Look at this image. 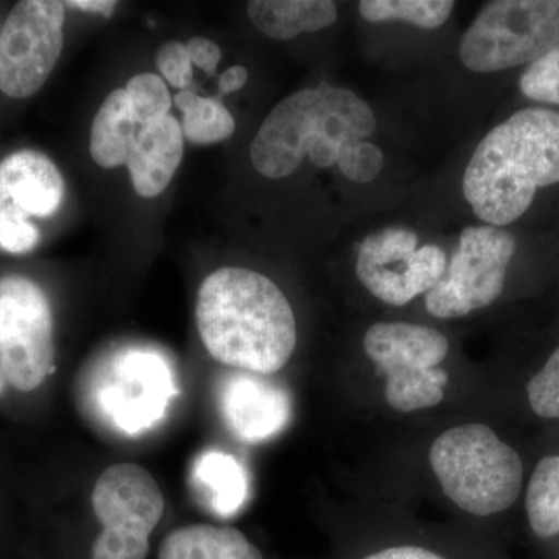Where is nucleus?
Instances as JSON below:
<instances>
[{
  "mask_svg": "<svg viewBox=\"0 0 559 559\" xmlns=\"http://www.w3.org/2000/svg\"><path fill=\"white\" fill-rule=\"evenodd\" d=\"M367 356L385 377V400L392 409L415 412L437 406L444 399L450 342L426 325L378 322L364 336Z\"/></svg>",
  "mask_w": 559,
  "mask_h": 559,
  "instance_id": "obj_6",
  "label": "nucleus"
},
{
  "mask_svg": "<svg viewBox=\"0 0 559 559\" xmlns=\"http://www.w3.org/2000/svg\"><path fill=\"white\" fill-rule=\"evenodd\" d=\"M7 382H9V380H7L5 371H3L2 364H0V393L5 389Z\"/></svg>",
  "mask_w": 559,
  "mask_h": 559,
  "instance_id": "obj_33",
  "label": "nucleus"
},
{
  "mask_svg": "<svg viewBox=\"0 0 559 559\" xmlns=\"http://www.w3.org/2000/svg\"><path fill=\"white\" fill-rule=\"evenodd\" d=\"M525 506L536 536L559 535V455L540 460L530 479Z\"/></svg>",
  "mask_w": 559,
  "mask_h": 559,
  "instance_id": "obj_21",
  "label": "nucleus"
},
{
  "mask_svg": "<svg viewBox=\"0 0 559 559\" xmlns=\"http://www.w3.org/2000/svg\"><path fill=\"white\" fill-rule=\"evenodd\" d=\"M0 193L28 216L44 218L60 209L64 180L49 157L20 151L0 162Z\"/></svg>",
  "mask_w": 559,
  "mask_h": 559,
  "instance_id": "obj_15",
  "label": "nucleus"
},
{
  "mask_svg": "<svg viewBox=\"0 0 559 559\" xmlns=\"http://www.w3.org/2000/svg\"><path fill=\"white\" fill-rule=\"evenodd\" d=\"M559 44V0H496L469 25L460 60L476 73L532 64Z\"/></svg>",
  "mask_w": 559,
  "mask_h": 559,
  "instance_id": "obj_5",
  "label": "nucleus"
},
{
  "mask_svg": "<svg viewBox=\"0 0 559 559\" xmlns=\"http://www.w3.org/2000/svg\"><path fill=\"white\" fill-rule=\"evenodd\" d=\"M248 14L267 38L288 40L331 27L337 21V7L330 0H253Z\"/></svg>",
  "mask_w": 559,
  "mask_h": 559,
  "instance_id": "obj_16",
  "label": "nucleus"
},
{
  "mask_svg": "<svg viewBox=\"0 0 559 559\" xmlns=\"http://www.w3.org/2000/svg\"><path fill=\"white\" fill-rule=\"evenodd\" d=\"M559 183V112L527 108L480 140L462 189L474 215L503 227L527 213L536 191Z\"/></svg>",
  "mask_w": 559,
  "mask_h": 559,
  "instance_id": "obj_2",
  "label": "nucleus"
},
{
  "mask_svg": "<svg viewBox=\"0 0 559 559\" xmlns=\"http://www.w3.org/2000/svg\"><path fill=\"white\" fill-rule=\"evenodd\" d=\"M175 103L182 110V132L190 142L210 145L234 134V117L215 98H204L194 92L182 91L176 95Z\"/></svg>",
  "mask_w": 559,
  "mask_h": 559,
  "instance_id": "obj_20",
  "label": "nucleus"
},
{
  "mask_svg": "<svg viewBox=\"0 0 559 559\" xmlns=\"http://www.w3.org/2000/svg\"><path fill=\"white\" fill-rule=\"evenodd\" d=\"M197 323L212 358L250 373H277L296 349V316L285 294L245 267H223L204 280Z\"/></svg>",
  "mask_w": 559,
  "mask_h": 559,
  "instance_id": "obj_1",
  "label": "nucleus"
},
{
  "mask_svg": "<svg viewBox=\"0 0 559 559\" xmlns=\"http://www.w3.org/2000/svg\"><path fill=\"white\" fill-rule=\"evenodd\" d=\"M248 69L242 68V66H234V68L227 69L219 79V97H223V95H229L231 92L240 91L241 87L248 83Z\"/></svg>",
  "mask_w": 559,
  "mask_h": 559,
  "instance_id": "obj_31",
  "label": "nucleus"
},
{
  "mask_svg": "<svg viewBox=\"0 0 559 559\" xmlns=\"http://www.w3.org/2000/svg\"><path fill=\"white\" fill-rule=\"evenodd\" d=\"M39 241V231L27 213L11 201H0V249L10 253H27Z\"/></svg>",
  "mask_w": 559,
  "mask_h": 559,
  "instance_id": "obj_26",
  "label": "nucleus"
},
{
  "mask_svg": "<svg viewBox=\"0 0 559 559\" xmlns=\"http://www.w3.org/2000/svg\"><path fill=\"white\" fill-rule=\"evenodd\" d=\"M178 393L168 360L154 349H121L103 364L95 378V403L103 417L121 432L153 428Z\"/></svg>",
  "mask_w": 559,
  "mask_h": 559,
  "instance_id": "obj_9",
  "label": "nucleus"
},
{
  "mask_svg": "<svg viewBox=\"0 0 559 559\" xmlns=\"http://www.w3.org/2000/svg\"><path fill=\"white\" fill-rule=\"evenodd\" d=\"M516 253V238L502 227H466L440 282L426 294L433 318L455 319L499 299Z\"/></svg>",
  "mask_w": 559,
  "mask_h": 559,
  "instance_id": "obj_8",
  "label": "nucleus"
},
{
  "mask_svg": "<svg viewBox=\"0 0 559 559\" xmlns=\"http://www.w3.org/2000/svg\"><path fill=\"white\" fill-rule=\"evenodd\" d=\"M191 64L204 70L209 75H215L221 61L218 44L205 38H193L186 44Z\"/></svg>",
  "mask_w": 559,
  "mask_h": 559,
  "instance_id": "obj_29",
  "label": "nucleus"
},
{
  "mask_svg": "<svg viewBox=\"0 0 559 559\" xmlns=\"http://www.w3.org/2000/svg\"><path fill=\"white\" fill-rule=\"evenodd\" d=\"M124 91H127L135 123L142 124V128L170 116L168 112L173 105L171 95L165 81L156 73L135 75L128 81Z\"/></svg>",
  "mask_w": 559,
  "mask_h": 559,
  "instance_id": "obj_23",
  "label": "nucleus"
},
{
  "mask_svg": "<svg viewBox=\"0 0 559 559\" xmlns=\"http://www.w3.org/2000/svg\"><path fill=\"white\" fill-rule=\"evenodd\" d=\"M156 64L164 79L176 90L187 91L193 81L189 51H187L186 44L179 43V40H170L160 47Z\"/></svg>",
  "mask_w": 559,
  "mask_h": 559,
  "instance_id": "obj_28",
  "label": "nucleus"
},
{
  "mask_svg": "<svg viewBox=\"0 0 559 559\" xmlns=\"http://www.w3.org/2000/svg\"><path fill=\"white\" fill-rule=\"evenodd\" d=\"M447 252L437 245L418 248V235L406 227L370 234L356 259V275L364 288L392 307H404L428 294L443 277Z\"/></svg>",
  "mask_w": 559,
  "mask_h": 559,
  "instance_id": "obj_11",
  "label": "nucleus"
},
{
  "mask_svg": "<svg viewBox=\"0 0 559 559\" xmlns=\"http://www.w3.org/2000/svg\"><path fill=\"white\" fill-rule=\"evenodd\" d=\"M530 406L540 418H559V347L527 385Z\"/></svg>",
  "mask_w": 559,
  "mask_h": 559,
  "instance_id": "obj_27",
  "label": "nucleus"
},
{
  "mask_svg": "<svg viewBox=\"0 0 559 559\" xmlns=\"http://www.w3.org/2000/svg\"><path fill=\"white\" fill-rule=\"evenodd\" d=\"M219 404L231 433L250 444L282 432L293 412L288 392L282 385L250 371L230 374L223 382Z\"/></svg>",
  "mask_w": 559,
  "mask_h": 559,
  "instance_id": "obj_13",
  "label": "nucleus"
},
{
  "mask_svg": "<svg viewBox=\"0 0 559 559\" xmlns=\"http://www.w3.org/2000/svg\"><path fill=\"white\" fill-rule=\"evenodd\" d=\"M520 90L530 100L559 106V44L528 64L521 75Z\"/></svg>",
  "mask_w": 559,
  "mask_h": 559,
  "instance_id": "obj_24",
  "label": "nucleus"
},
{
  "mask_svg": "<svg viewBox=\"0 0 559 559\" xmlns=\"http://www.w3.org/2000/svg\"><path fill=\"white\" fill-rule=\"evenodd\" d=\"M135 135V120L127 91L110 92L92 123V159L103 168L127 164Z\"/></svg>",
  "mask_w": 559,
  "mask_h": 559,
  "instance_id": "obj_19",
  "label": "nucleus"
},
{
  "mask_svg": "<svg viewBox=\"0 0 559 559\" xmlns=\"http://www.w3.org/2000/svg\"><path fill=\"white\" fill-rule=\"evenodd\" d=\"M429 460L444 495L474 516L500 513L520 498V455L488 426L447 430L433 441Z\"/></svg>",
  "mask_w": 559,
  "mask_h": 559,
  "instance_id": "obj_4",
  "label": "nucleus"
},
{
  "mask_svg": "<svg viewBox=\"0 0 559 559\" xmlns=\"http://www.w3.org/2000/svg\"><path fill=\"white\" fill-rule=\"evenodd\" d=\"M53 318L49 300L32 280H0V364L7 380L33 392L53 371Z\"/></svg>",
  "mask_w": 559,
  "mask_h": 559,
  "instance_id": "obj_10",
  "label": "nucleus"
},
{
  "mask_svg": "<svg viewBox=\"0 0 559 559\" xmlns=\"http://www.w3.org/2000/svg\"><path fill=\"white\" fill-rule=\"evenodd\" d=\"M66 3L24 0L0 31V91L13 98L36 94L60 60Z\"/></svg>",
  "mask_w": 559,
  "mask_h": 559,
  "instance_id": "obj_12",
  "label": "nucleus"
},
{
  "mask_svg": "<svg viewBox=\"0 0 559 559\" xmlns=\"http://www.w3.org/2000/svg\"><path fill=\"white\" fill-rule=\"evenodd\" d=\"M193 480L218 516H234L248 502V473L234 455L226 452H202L194 463Z\"/></svg>",
  "mask_w": 559,
  "mask_h": 559,
  "instance_id": "obj_18",
  "label": "nucleus"
},
{
  "mask_svg": "<svg viewBox=\"0 0 559 559\" xmlns=\"http://www.w3.org/2000/svg\"><path fill=\"white\" fill-rule=\"evenodd\" d=\"M337 167L348 180L369 183L380 176L384 167V154L374 143L360 140L342 146L337 156Z\"/></svg>",
  "mask_w": 559,
  "mask_h": 559,
  "instance_id": "obj_25",
  "label": "nucleus"
},
{
  "mask_svg": "<svg viewBox=\"0 0 559 559\" xmlns=\"http://www.w3.org/2000/svg\"><path fill=\"white\" fill-rule=\"evenodd\" d=\"M374 131L377 116L369 103L347 87L322 81L294 92L271 110L250 145V160L264 178L285 179L305 156L318 168L333 167L342 146Z\"/></svg>",
  "mask_w": 559,
  "mask_h": 559,
  "instance_id": "obj_3",
  "label": "nucleus"
},
{
  "mask_svg": "<svg viewBox=\"0 0 559 559\" xmlns=\"http://www.w3.org/2000/svg\"><path fill=\"white\" fill-rule=\"evenodd\" d=\"M455 9L451 0H362L358 10L364 20L380 22H406L426 31L441 27Z\"/></svg>",
  "mask_w": 559,
  "mask_h": 559,
  "instance_id": "obj_22",
  "label": "nucleus"
},
{
  "mask_svg": "<svg viewBox=\"0 0 559 559\" xmlns=\"http://www.w3.org/2000/svg\"><path fill=\"white\" fill-rule=\"evenodd\" d=\"M68 5L73 7V9L91 11V13H100L108 17L116 10L117 2H114V0H70Z\"/></svg>",
  "mask_w": 559,
  "mask_h": 559,
  "instance_id": "obj_32",
  "label": "nucleus"
},
{
  "mask_svg": "<svg viewBox=\"0 0 559 559\" xmlns=\"http://www.w3.org/2000/svg\"><path fill=\"white\" fill-rule=\"evenodd\" d=\"M95 516L103 532L92 559H145L150 536L164 516L160 487L148 471L119 463L103 471L92 492Z\"/></svg>",
  "mask_w": 559,
  "mask_h": 559,
  "instance_id": "obj_7",
  "label": "nucleus"
},
{
  "mask_svg": "<svg viewBox=\"0 0 559 559\" xmlns=\"http://www.w3.org/2000/svg\"><path fill=\"white\" fill-rule=\"evenodd\" d=\"M183 156V132L178 120L167 116L142 128L128 156L132 186L143 198H156L167 189Z\"/></svg>",
  "mask_w": 559,
  "mask_h": 559,
  "instance_id": "obj_14",
  "label": "nucleus"
},
{
  "mask_svg": "<svg viewBox=\"0 0 559 559\" xmlns=\"http://www.w3.org/2000/svg\"><path fill=\"white\" fill-rule=\"evenodd\" d=\"M159 559H263V555L240 530L193 524L165 536Z\"/></svg>",
  "mask_w": 559,
  "mask_h": 559,
  "instance_id": "obj_17",
  "label": "nucleus"
},
{
  "mask_svg": "<svg viewBox=\"0 0 559 559\" xmlns=\"http://www.w3.org/2000/svg\"><path fill=\"white\" fill-rule=\"evenodd\" d=\"M366 559H444L439 554H433L423 547L403 546L392 547V549L378 551Z\"/></svg>",
  "mask_w": 559,
  "mask_h": 559,
  "instance_id": "obj_30",
  "label": "nucleus"
}]
</instances>
